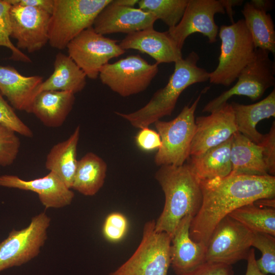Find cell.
Instances as JSON below:
<instances>
[{"mask_svg":"<svg viewBox=\"0 0 275 275\" xmlns=\"http://www.w3.org/2000/svg\"><path fill=\"white\" fill-rule=\"evenodd\" d=\"M0 125L25 137L32 138L33 132L16 115L0 92Z\"/></svg>","mask_w":275,"mask_h":275,"instance_id":"obj_34","label":"cell"},{"mask_svg":"<svg viewBox=\"0 0 275 275\" xmlns=\"http://www.w3.org/2000/svg\"><path fill=\"white\" fill-rule=\"evenodd\" d=\"M203 93L190 106L185 105L174 119L154 123L161 140V146L154 156L156 166H182L189 157L196 129L195 113Z\"/></svg>","mask_w":275,"mask_h":275,"instance_id":"obj_6","label":"cell"},{"mask_svg":"<svg viewBox=\"0 0 275 275\" xmlns=\"http://www.w3.org/2000/svg\"><path fill=\"white\" fill-rule=\"evenodd\" d=\"M188 0H140L139 8L151 13L169 28L175 26L181 19Z\"/></svg>","mask_w":275,"mask_h":275,"instance_id":"obj_30","label":"cell"},{"mask_svg":"<svg viewBox=\"0 0 275 275\" xmlns=\"http://www.w3.org/2000/svg\"><path fill=\"white\" fill-rule=\"evenodd\" d=\"M241 13L255 49L265 50L274 54L275 31L271 15L251 2L245 3Z\"/></svg>","mask_w":275,"mask_h":275,"instance_id":"obj_28","label":"cell"},{"mask_svg":"<svg viewBox=\"0 0 275 275\" xmlns=\"http://www.w3.org/2000/svg\"><path fill=\"white\" fill-rule=\"evenodd\" d=\"M232 136L202 155L191 157L188 163L199 182L225 178L230 175V151Z\"/></svg>","mask_w":275,"mask_h":275,"instance_id":"obj_24","label":"cell"},{"mask_svg":"<svg viewBox=\"0 0 275 275\" xmlns=\"http://www.w3.org/2000/svg\"><path fill=\"white\" fill-rule=\"evenodd\" d=\"M107 171L106 162L93 152L78 160L71 189L83 195H95L102 187Z\"/></svg>","mask_w":275,"mask_h":275,"instance_id":"obj_27","label":"cell"},{"mask_svg":"<svg viewBox=\"0 0 275 275\" xmlns=\"http://www.w3.org/2000/svg\"><path fill=\"white\" fill-rule=\"evenodd\" d=\"M155 221L147 222L141 241L131 257L109 275H168L171 266L172 236L155 229Z\"/></svg>","mask_w":275,"mask_h":275,"instance_id":"obj_7","label":"cell"},{"mask_svg":"<svg viewBox=\"0 0 275 275\" xmlns=\"http://www.w3.org/2000/svg\"><path fill=\"white\" fill-rule=\"evenodd\" d=\"M50 217L41 212L32 218L29 225L13 229L0 243V272L23 265L37 256L47 238Z\"/></svg>","mask_w":275,"mask_h":275,"instance_id":"obj_10","label":"cell"},{"mask_svg":"<svg viewBox=\"0 0 275 275\" xmlns=\"http://www.w3.org/2000/svg\"><path fill=\"white\" fill-rule=\"evenodd\" d=\"M201 207L190 223L189 236L206 246L218 224L235 209L266 198H274L275 177L230 175L219 179L200 182Z\"/></svg>","mask_w":275,"mask_h":275,"instance_id":"obj_1","label":"cell"},{"mask_svg":"<svg viewBox=\"0 0 275 275\" xmlns=\"http://www.w3.org/2000/svg\"><path fill=\"white\" fill-rule=\"evenodd\" d=\"M11 5H17L37 8L47 12L50 14L52 13L54 0H7Z\"/></svg>","mask_w":275,"mask_h":275,"instance_id":"obj_39","label":"cell"},{"mask_svg":"<svg viewBox=\"0 0 275 275\" xmlns=\"http://www.w3.org/2000/svg\"><path fill=\"white\" fill-rule=\"evenodd\" d=\"M231 3L229 0H188L180 22L169 28L167 32L181 50L186 39L195 33L202 34L208 38L209 43H214L218 32L214 15L225 14Z\"/></svg>","mask_w":275,"mask_h":275,"instance_id":"obj_13","label":"cell"},{"mask_svg":"<svg viewBox=\"0 0 275 275\" xmlns=\"http://www.w3.org/2000/svg\"><path fill=\"white\" fill-rule=\"evenodd\" d=\"M50 15L47 12L37 8L11 5V37L16 40L17 48L34 52L48 43Z\"/></svg>","mask_w":275,"mask_h":275,"instance_id":"obj_14","label":"cell"},{"mask_svg":"<svg viewBox=\"0 0 275 275\" xmlns=\"http://www.w3.org/2000/svg\"><path fill=\"white\" fill-rule=\"evenodd\" d=\"M134 139L138 147L144 151H152L158 149L161 146L159 134L149 127L141 128Z\"/></svg>","mask_w":275,"mask_h":275,"instance_id":"obj_38","label":"cell"},{"mask_svg":"<svg viewBox=\"0 0 275 275\" xmlns=\"http://www.w3.org/2000/svg\"><path fill=\"white\" fill-rule=\"evenodd\" d=\"M112 0H54L49 24V45L58 49L92 26L100 12Z\"/></svg>","mask_w":275,"mask_h":275,"instance_id":"obj_4","label":"cell"},{"mask_svg":"<svg viewBox=\"0 0 275 275\" xmlns=\"http://www.w3.org/2000/svg\"><path fill=\"white\" fill-rule=\"evenodd\" d=\"M113 2L118 5L128 7H133L138 4L139 0H113Z\"/></svg>","mask_w":275,"mask_h":275,"instance_id":"obj_42","label":"cell"},{"mask_svg":"<svg viewBox=\"0 0 275 275\" xmlns=\"http://www.w3.org/2000/svg\"><path fill=\"white\" fill-rule=\"evenodd\" d=\"M158 72V64H151L139 54H132L113 63H107L100 70L101 82L122 97L144 91Z\"/></svg>","mask_w":275,"mask_h":275,"instance_id":"obj_9","label":"cell"},{"mask_svg":"<svg viewBox=\"0 0 275 275\" xmlns=\"http://www.w3.org/2000/svg\"><path fill=\"white\" fill-rule=\"evenodd\" d=\"M199 60L195 51L190 52L185 58L175 63L174 72L167 84L157 90L144 106L129 114L115 113L140 129L149 127L162 117L171 115L185 89L209 80V72L197 65Z\"/></svg>","mask_w":275,"mask_h":275,"instance_id":"obj_3","label":"cell"},{"mask_svg":"<svg viewBox=\"0 0 275 275\" xmlns=\"http://www.w3.org/2000/svg\"><path fill=\"white\" fill-rule=\"evenodd\" d=\"M252 246L261 253L260 259H256L259 270L265 274H275V237L270 234L253 232Z\"/></svg>","mask_w":275,"mask_h":275,"instance_id":"obj_31","label":"cell"},{"mask_svg":"<svg viewBox=\"0 0 275 275\" xmlns=\"http://www.w3.org/2000/svg\"><path fill=\"white\" fill-rule=\"evenodd\" d=\"M228 215L253 232L275 236L274 208L262 207L252 203L235 209Z\"/></svg>","mask_w":275,"mask_h":275,"instance_id":"obj_29","label":"cell"},{"mask_svg":"<svg viewBox=\"0 0 275 275\" xmlns=\"http://www.w3.org/2000/svg\"><path fill=\"white\" fill-rule=\"evenodd\" d=\"M0 186L36 193L46 209L60 208L70 205L74 194L54 173L31 180H24L17 176H0Z\"/></svg>","mask_w":275,"mask_h":275,"instance_id":"obj_17","label":"cell"},{"mask_svg":"<svg viewBox=\"0 0 275 275\" xmlns=\"http://www.w3.org/2000/svg\"><path fill=\"white\" fill-rule=\"evenodd\" d=\"M269 53L265 50L256 49L253 60L239 74L236 84L210 101L202 111L211 113L227 103L234 95L246 96L252 101L261 98L275 84L274 63L270 59Z\"/></svg>","mask_w":275,"mask_h":275,"instance_id":"obj_8","label":"cell"},{"mask_svg":"<svg viewBox=\"0 0 275 275\" xmlns=\"http://www.w3.org/2000/svg\"><path fill=\"white\" fill-rule=\"evenodd\" d=\"M124 50L133 49L147 53L157 64L175 63L182 58L180 49L167 31L149 28L127 34L119 44Z\"/></svg>","mask_w":275,"mask_h":275,"instance_id":"obj_18","label":"cell"},{"mask_svg":"<svg viewBox=\"0 0 275 275\" xmlns=\"http://www.w3.org/2000/svg\"><path fill=\"white\" fill-rule=\"evenodd\" d=\"M11 5L7 0H0V46L9 49L11 59L24 63L32 62L31 59L15 46L10 40L11 26L10 10Z\"/></svg>","mask_w":275,"mask_h":275,"instance_id":"obj_32","label":"cell"},{"mask_svg":"<svg viewBox=\"0 0 275 275\" xmlns=\"http://www.w3.org/2000/svg\"><path fill=\"white\" fill-rule=\"evenodd\" d=\"M196 129L189 157L202 155L231 138L237 131L233 110L228 102L208 116L195 119Z\"/></svg>","mask_w":275,"mask_h":275,"instance_id":"obj_15","label":"cell"},{"mask_svg":"<svg viewBox=\"0 0 275 275\" xmlns=\"http://www.w3.org/2000/svg\"><path fill=\"white\" fill-rule=\"evenodd\" d=\"M80 126L66 140L54 145L47 155L45 168L56 174L71 189L77 168V147L80 135Z\"/></svg>","mask_w":275,"mask_h":275,"instance_id":"obj_25","label":"cell"},{"mask_svg":"<svg viewBox=\"0 0 275 275\" xmlns=\"http://www.w3.org/2000/svg\"><path fill=\"white\" fill-rule=\"evenodd\" d=\"M128 230L127 217L122 213L114 212L105 218L102 227L105 238L112 242H118L126 236Z\"/></svg>","mask_w":275,"mask_h":275,"instance_id":"obj_35","label":"cell"},{"mask_svg":"<svg viewBox=\"0 0 275 275\" xmlns=\"http://www.w3.org/2000/svg\"><path fill=\"white\" fill-rule=\"evenodd\" d=\"M117 42L97 33L91 26L72 40L66 48L68 56L86 76L96 79L101 68L109 60L125 53Z\"/></svg>","mask_w":275,"mask_h":275,"instance_id":"obj_11","label":"cell"},{"mask_svg":"<svg viewBox=\"0 0 275 275\" xmlns=\"http://www.w3.org/2000/svg\"><path fill=\"white\" fill-rule=\"evenodd\" d=\"M262 148L263 155L268 174H275V122L273 121L268 133L263 134L259 144Z\"/></svg>","mask_w":275,"mask_h":275,"instance_id":"obj_36","label":"cell"},{"mask_svg":"<svg viewBox=\"0 0 275 275\" xmlns=\"http://www.w3.org/2000/svg\"><path fill=\"white\" fill-rule=\"evenodd\" d=\"M176 275H234L232 265L205 262L188 271Z\"/></svg>","mask_w":275,"mask_h":275,"instance_id":"obj_37","label":"cell"},{"mask_svg":"<svg viewBox=\"0 0 275 275\" xmlns=\"http://www.w3.org/2000/svg\"><path fill=\"white\" fill-rule=\"evenodd\" d=\"M235 117L237 131L253 142L259 144L263 134L257 130L259 122L275 116V90L265 98L252 104L235 102L231 104Z\"/></svg>","mask_w":275,"mask_h":275,"instance_id":"obj_23","label":"cell"},{"mask_svg":"<svg viewBox=\"0 0 275 275\" xmlns=\"http://www.w3.org/2000/svg\"><path fill=\"white\" fill-rule=\"evenodd\" d=\"M246 261L247 267L245 275H267L262 273L257 267L254 248L250 250Z\"/></svg>","mask_w":275,"mask_h":275,"instance_id":"obj_40","label":"cell"},{"mask_svg":"<svg viewBox=\"0 0 275 275\" xmlns=\"http://www.w3.org/2000/svg\"><path fill=\"white\" fill-rule=\"evenodd\" d=\"M193 217L190 215L184 216L172 236L170 266L176 275L190 270L205 262L206 246L194 241L189 236Z\"/></svg>","mask_w":275,"mask_h":275,"instance_id":"obj_19","label":"cell"},{"mask_svg":"<svg viewBox=\"0 0 275 275\" xmlns=\"http://www.w3.org/2000/svg\"><path fill=\"white\" fill-rule=\"evenodd\" d=\"M20 146L16 133L0 125V166L11 165L18 155Z\"/></svg>","mask_w":275,"mask_h":275,"instance_id":"obj_33","label":"cell"},{"mask_svg":"<svg viewBox=\"0 0 275 275\" xmlns=\"http://www.w3.org/2000/svg\"><path fill=\"white\" fill-rule=\"evenodd\" d=\"M53 66L52 73L43 81L39 93L51 90L75 94L85 88L87 76L68 55L59 52L55 57Z\"/></svg>","mask_w":275,"mask_h":275,"instance_id":"obj_26","label":"cell"},{"mask_svg":"<svg viewBox=\"0 0 275 275\" xmlns=\"http://www.w3.org/2000/svg\"><path fill=\"white\" fill-rule=\"evenodd\" d=\"M230 159L232 166L230 175H269L262 147L238 131L232 136Z\"/></svg>","mask_w":275,"mask_h":275,"instance_id":"obj_22","label":"cell"},{"mask_svg":"<svg viewBox=\"0 0 275 275\" xmlns=\"http://www.w3.org/2000/svg\"><path fill=\"white\" fill-rule=\"evenodd\" d=\"M156 20L151 13L139 8L120 6L112 0L98 14L92 27L103 36L116 33L129 34L153 28Z\"/></svg>","mask_w":275,"mask_h":275,"instance_id":"obj_16","label":"cell"},{"mask_svg":"<svg viewBox=\"0 0 275 275\" xmlns=\"http://www.w3.org/2000/svg\"><path fill=\"white\" fill-rule=\"evenodd\" d=\"M74 101V94L71 92L42 91L35 97L31 113L45 126L59 127L64 123Z\"/></svg>","mask_w":275,"mask_h":275,"instance_id":"obj_21","label":"cell"},{"mask_svg":"<svg viewBox=\"0 0 275 275\" xmlns=\"http://www.w3.org/2000/svg\"><path fill=\"white\" fill-rule=\"evenodd\" d=\"M251 3L257 8L262 9L266 12L272 7V3L268 1L253 0Z\"/></svg>","mask_w":275,"mask_h":275,"instance_id":"obj_41","label":"cell"},{"mask_svg":"<svg viewBox=\"0 0 275 275\" xmlns=\"http://www.w3.org/2000/svg\"><path fill=\"white\" fill-rule=\"evenodd\" d=\"M155 178L165 197L163 209L155 221V229L172 236L184 216L194 217L199 210L202 202L200 183L189 164L160 166Z\"/></svg>","mask_w":275,"mask_h":275,"instance_id":"obj_2","label":"cell"},{"mask_svg":"<svg viewBox=\"0 0 275 275\" xmlns=\"http://www.w3.org/2000/svg\"><path fill=\"white\" fill-rule=\"evenodd\" d=\"M253 232L229 215L216 226L206 245L205 262L232 265L246 260Z\"/></svg>","mask_w":275,"mask_h":275,"instance_id":"obj_12","label":"cell"},{"mask_svg":"<svg viewBox=\"0 0 275 275\" xmlns=\"http://www.w3.org/2000/svg\"><path fill=\"white\" fill-rule=\"evenodd\" d=\"M42 82L40 76H25L13 67L0 65V92L16 109L31 113Z\"/></svg>","mask_w":275,"mask_h":275,"instance_id":"obj_20","label":"cell"},{"mask_svg":"<svg viewBox=\"0 0 275 275\" xmlns=\"http://www.w3.org/2000/svg\"><path fill=\"white\" fill-rule=\"evenodd\" d=\"M218 35L221 41L218 64L209 72V80L211 84L229 86L253 60L256 49L243 19L222 25Z\"/></svg>","mask_w":275,"mask_h":275,"instance_id":"obj_5","label":"cell"}]
</instances>
